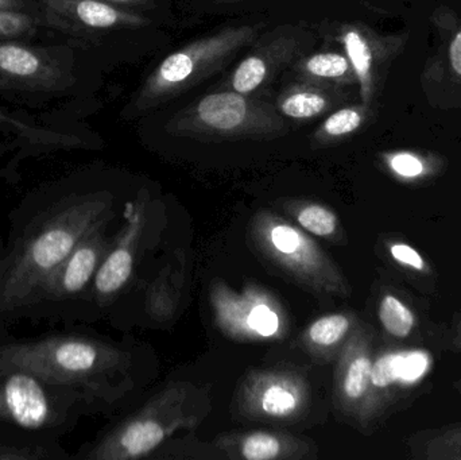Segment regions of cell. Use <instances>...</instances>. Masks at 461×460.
I'll return each instance as SVG.
<instances>
[{"label": "cell", "mask_w": 461, "mask_h": 460, "mask_svg": "<svg viewBox=\"0 0 461 460\" xmlns=\"http://www.w3.org/2000/svg\"><path fill=\"white\" fill-rule=\"evenodd\" d=\"M359 323L360 319L354 312L321 316L303 331L301 345L314 359L336 361Z\"/></svg>", "instance_id": "d6986e66"}, {"label": "cell", "mask_w": 461, "mask_h": 460, "mask_svg": "<svg viewBox=\"0 0 461 460\" xmlns=\"http://www.w3.org/2000/svg\"><path fill=\"white\" fill-rule=\"evenodd\" d=\"M262 24L226 27L200 38L162 59L140 86L134 110L146 113L216 75L241 50L259 38Z\"/></svg>", "instance_id": "5b68a950"}, {"label": "cell", "mask_w": 461, "mask_h": 460, "mask_svg": "<svg viewBox=\"0 0 461 460\" xmlns=\"http://www.w3.org/2000/svg\"><path fill=\"white\" fill-rule=\"evenodd\" d=\"M0 123L11 124V126H15L16 129H26V126H24V124L19 123V122L11 121L10 118H7V116L3 115L2 113H0Z\"/></svg>", "instance_id": "e575fe53"}, {"label": "cell", "mask_w": 461, "mask_h": 460, "mask_svg": "<svg viewBox=\"0 0 461 460\" xmlns=\"http://www.w3.org/2000/svg\"><path fill=\"white\" fill-rule=\"evenodd\" d=\"M24 0H0V10L26 11Z\"/></svg>", "instance_id": "836d02e7"}, {"label": "cell", "mask_w": 461, "mask_h": 460, "mask_svg": "<svg viewBox=\"0 0 461 460\" xmlns=\"http://www.w3.org/2000/svg\"><path fill=\"white\" fill-rule=\"evenodd\" d=\"M289 210L303 231L333 242L344 240L340 221L327 205L306 200L290 203Z\"/></svg>", "instance_id": "4316f807"}, {"label": "cell", "mask_w": 461, "mask_h": 460, "mask_svg": "<svg viewBox=\"0 0 461 460\" xmlns=\"http://www.w3.org/2000/svg\"><path fill=\"white\" fill-rule=\"evenodd\" d=\"M387 262L394 266L414 288L433 293L438 288V273L432 262L408 240L386 237L382 242Z\"/></svg>", "instance_id": "7402d4cb"}, {"label": "cell", "mask_w": 461, "mask_h": 460, "mask_svg": "<svg viewBox=\"0 0 461 460\" xmlns=\"http://www.w3.org/2000/svg\"><path fill=\"white\" fill-rule=\"evenodd\" d=\"M148 200V192L143 191L137 199L124 205L123 226L113 237V245L95 275L88 311L102 312L107 310L129 285L145 230Z\"/></svg>", "instance_id": "7c38bea8"}, {"label": "cell", "mask_w": 461, "mask_h": 460, "mask_svg": "<svg viewBox=\"0 0 461 460\" xmlns=\"http://www.w3.org/2000/svg\"><path fill=\"white\" fill-rule=\"evenodd\" d=\"M312 391L300 373L286 369L254 370L236 394L235 408L246 420L294 423L311 410Z\"/></svg>", "instance_id": "8fae6325"}, {"label": "cell", "mask_w": 461, "mask_h": 460, "mask_svg": "<svg viewBox=\"0 0 461 460\" xmlns=\"http://www.w3.org/2000/svg\"><path fill=\"white\" fill-rule=\"evenodd\" d=\"M409 458L461 460V423L419 429L405 440Z\"/></svg>", "instance_id": "cb8c5ba5"}, {"label": "cell", "mask_w": 461, "mask_h": 460, "mask_svg": "<svg viewBox=\"0 0 461 460\" xmlns=\"http://www.w3.org/2000/svg\"><path fill=\"white\" fill-rule=\"evenodd\" d=\"M300 80L322 84H351L357 81L351 62L346 54L336 51H317L301 57L294 64Z\"/></svg>", "instance_id": "d4e9b609"}, {"label": "cell", "mask_w": 461, "mask_h": 460, "mask_svg": "<svg viewBox=\"0 0 461 460\" xmlns=\"http://www.w3.org/2000/svg\"><path fill=\"white\" fill-rule=\"evenodd\" d=\"M454 389H455V391L457 392V393L460 394V397H461V377L457 378V380L455 381Z\"/></svg>", "instance_id": "d590c367"}, {"label": "cell", "mask_w": 461, "mask_h": 460, "mask_svg": "<svg viewBox=\"0 0 461 460\" xmlns=\"http://www.w3.org/2000/svg\"><path fill=\"white\" fill-rule=\"evenodd\" d=\"M376 316L387 345L420 346L424 319L408 292L384 286L379 292Z\"/></svg>", "instance_id": "ac0fdd59"}, {"label": "cell", "mask_w": 461, "mask_h": 460, "mask_svg": "<svg viewBox=\"0 0 461 460\" xmlns=\"http://www.w3.org/2000/svg\"><path fill=\"white\" fill-rule=\"evenodd\" d=\"M375 348V329L360 320L336 359L333 383L336 408L357 429L367 401Z\"/></svg>", "instance_id": "5bb4252c"}, {"label": "cell", "mask_w": 461, "mask_h": 460, "mask_svg": "<svg viewBox=\"0 0 461 460\" xmlns=\"http://www.w3.org/2000/svg\"><path fill=\"white\" fill-rule=\"evenodd\" d=\"M340 41L346 50V56L351 62L357 80L359 81L363 102L368 104L373 96L374 84V51L370 41L362 30L354 26L344 27Z\"/></svg>", "instance_id": "484cf974"}, {"label": "cell", "mask_w": 461, "mask_h": 460, "mask_svg": "<svg viewBox=\"0 0 461 460\" xmlns=\"http://www.w3.org/2000/svg\"><path fill=\"white\" fill-rule=\"evenodd\" d=\"M104 2L113 3V5H129V7H142L148 8L154 5V0H104Z\"/></svg>", "instance_id": "d6a6232c"}, {"label": "cell", "mask_w": 461, "mask_h": 460, "mask_svg": "<svg viewBox=\"0 0 461 460\" xmlns=\"http://www.w3.org/2000/svg\"><path fill=\"white\" fill-rule=\"evenodd\" d=\"M115 194L57 180L27 194L8 213L0 254V327L19 321L41 284L81 240L116 215Z\"/></svg>", "instance_id": "6da1fadb"}, {"label": "cell", "mask_w": 461, "mask_h": 460, "mask_svg": "<svg viewBox=\"0 0 461 460\" xmlns=\"http://www.w3.org/2000/svg\"><path fill=\"white\" fill-rule=\"evenodd\" d=\"M338 94L330 84L300 80L286 86L276 100V110L284 118L311 121L332 110Z\"/></svg>", "instance_id": "ffe728a7"}, {"label": "cell", "mask_w": 461, "mask_h": 460, "mask_svg": "<svg viewBox=\"0 0 461 460\" xmlns=\"http://www.w3.org/2000/svg\"><path fill=\"white\" fill-rule=\"evenodd\" d=\"M88 410L75 392L21 366H0V421L43 439L61 440Z\"/></svg>", "instance_id": "277c9868"}, {"label": "cell", "mask_w": 461, "mask_h": 460, "mask_svg": "<svg viewBox=\"0 0 461 460\" xmlns=\"http://www.w3.org/2000/svg\"><path fill=\"white\" fill-rule=\"evenodd\" d=\"M433 356L420 346L375 348L370 389L359 431L371 434L390 416L411 407L433 372Z\"/></svg>", "instance_id": "9c48e42d"}, {"label": "cell", "mask_w": 461, "mask_h": 460, "mask_svg": "<svg viewBox=\"0 0 461 460\" xmlns=\"http://www.w3.org/2000/svg\"><path fill=\"white\" fill-rule=\"evenodd\" d=\"M303 48V41L294 32L278 35L265 45L258 46L244 57L227 81V88L243 95L267 86L276 76L294 61Z\"/></svg>", "instance_id": "e0dca14e"}, {"label": "cell", "mask_w": 461, "mask_h": 460, "mask_svg": "<svg viewBox=\"0 0 461 460\" xmlns=\"http://www.w3.org/2000/svg\"><path fill=\"white\" fill-rule=\"evenodd\" d=\"M42 23L72 37L150 26L151 19L104 0H41Z\"/></svg>", "instance_id": "4fadbf2b"}, {"label": "cell", "mask_w": 461, "mask_h": 460, "mask_svg": "<svg viewBox=\"0 0 461 460\" xmlns=\"http://www.w3.org/2000/svg\"><path fill=\"white\" fill-rule=\"evenodd\" d=\"M178 137L204 140H273L287 124L276 105L232 89L204 95L167 124Z\"/></svg>", "instance_id": "8992f818"}, {"label": "cell", "mask_w": 461, "mask_h": 460, "mask_svg": "<svg viewBox=\"0 0 461 460\" xmlns=\"http://www.w3.org/2000/svg\"><path fill=\"white\" fill-rule=\"evenodd\" d=\"M451 62L454 69L461 76V32L451 45Z\"/></svg>", "instance_id": "1f68e13d"}, {"label": "cell", "mask_w": 461, "mask_h": 460, "mask_svg": "<svg viewBox=\"0 0 461 460\" xmlns=\"http://www.w3.org/2000/svg\"><path fill=\"white\" fill-rule=\"evenodd\" d=\"M70 81L69 67L51 49L22 41H0V89L54 91L69 86Z\"/></svg>", "instance_id": "9a60e30c"}, {"label": "cell", "mask_w": 461, "mask_h": 460, "mask_svg": "<svg viewBox=\"0 0 461 460\" xmlns=\"http://www.w3.org/2000/svg\"><path fill=\"white\" fill-rule=\"evenodd\" d=\"M108 224L81 240L70 256L41 284L22 311L19 320L68 323L77 320L88 311L92 283L115 237L108 234Z\"/></svg>", "instance_id": "ba28073f"}, {"label": "cell", "mask_w": 461, "mask_h": 460, "mask_svg": "<svg viewBox=\"0 0 461 460\" xmlns=\"http://www.w3.org/2000/svg\"><path fill=\"white\" fill-rule=\"evenodd\" d=\"M212 446L221 459L303 460L317 455L311 440L278 431L232 432L216 437Z\"/></svg>", "instance_id": "2e32d148"}, {"label": "cell", "mask_w": 461, "mask_h": 460, "mask_svg": "<svg viewBox=\"0 0 461 460\" xmlns=\"http://www.w3.org/2000/svg\"><path fill=\"white\" fill-rule=\"evenodd\" d=\"M185 254L178 253L149 285L146 312L153 320L167 323L175 318L185 281Z\"/></svg>", "instance_id": "44dd1931"}, {"label": "cell", "mask_w": 461, "mask_h": 460, "mask_svg": "<svg viewBox=\"0 0 461 460\" xmlns=\"http://www.w3.org/2000/svg\"><path fill=\"white\" fill-rule=\"evenodd\" d=\"M446 348L461 356V313L455 318L451 329L447 334Z\"/></svg>", "instance_id": "4dcf8cb0"}, {"label": "cell", "mask_w": 461, "mask_h": 460, "mask_svg": "<svg viewBox=\"0 0 461 460\" xmlns=\"http://www.w3.org/2000/svg\"><path fill=\"white\" fill-rule=\"evenodd\" d=\"M365 121L362 108L344 107L330 113L314 132L317 145H330L357 131Z\"/></svg>", "instance_id": "83f0119b"}, {"label": "cell", "mask_w": 461, "mask_h": 460, "mask_svg": "<svg viewBox=\"0 0 461 460\" xmlns=\"http://www.w3.org/2000/svg\"><path fill=\"white\" fill-rule=\"evenodd\" d=\"M59 440L43 439L0 421V460H68Z\"/></svg>", "instance_id": "603a6c76"}, {"label": "cell", "mask_w": 461, "mask_h": 460, "mask_svg": "<svg viewBox=\"0 0 461 460\" xmlns=\"http://www.w3.org/2000/svg\"><path fill=\"white\" fill-rule=\"evenodd\" d=\"M42 23L41 15L29 11L0 10V41H23L34 37Z\"/></svg>", "instance_id": "f1b7e54d"}, {"label": "cell", "mask_w": 461, "mask_h": 460, "mask_svg": "<svg viewBox=\"0 0 461 460\" xmlns=\"http://www.w3.org/2000/svg\"><path fill=\"white\" fill-rule=\"evenodd\" d=\"M3 248H5V238L0 234V254H2Z\"/></svg>", "instance_id": "8d00e7d4"}, {"label": "cell", "mask_w": 461, "mask_h": 460, "mask_svg": "<svg viewBox=\"0 0 461 460\" xmlns=\"http://www.w3.org/2000/svg\"><path fill=\"white\" fill-rule=\"evenodd\" d=\"M249 235L260 256L308 291L348 297L351 286L340 267L303 230L281 216L260 211Z\"/></svg>", "instance_id": "52a82bcc"}, {"label": "cell", "mask_w": 461, "mask_h": 460, "mask_svg": "<svg viewBox=\"0 0 461 460\" xmlns=\"http://www.w3.org/2000/svg\"><path fill=\"white\" fill-rule=\"evenodd\" d=\"M211 396L189 383L162 389L142 410L124 419L73 455L83 460L150 458L181 429H194L207 418Z\"/></svg>", "instance_id": "3957f363"}, {"label": "cell", "mask_w": 461, "mask_h": 460, "mask_svg": "<svg viewBox=\"0 0 461 460\" xmlns=\"http://www.w3.org/2000/svg\"><path fill=\"white\" fill-rule=\"evenodd\" d=\"M210 302L216 324L230 339L263 342L286 335V311L266 289L251 285L236 292L216 281L211 288Z\"/></svg>", "instance_id": "30bf717a"}, {"label": "cell", "mask_w": 461, "mask_h": 460, "mask_svg": "<svg viewBox=\"0 0 461 460\" xmlns=\"http://www.w3.org/2000/svg\"><path fill=\"white\" fill-rule=\"evenodd\" d=\"M221 3H236V2H244V0H219Z\"/></svg>", "instance_id": "74e56055"}, {"label": "cell", "mask_w": 461, "mask_h": 460, "mask_svg": "<svg viewBox=\"0 0 461 460\" xmlns=\"http://www.w3.org/2000/svg\"><path fill=\"white\" fill-rule=\"evenodd\" d=\"M384 161L390 172L401 180H421L429 175L427 162L413 153L401 151V153L389 154Z\"/></svg>", "instance_id": "f546056e"}, {"label": "cell", "mask_w": 461, "mask_h": 460, "mask_svg": "<svg viewBox=\"0 0 461 460\" xmlns=\"http://www.w3.org/2000/svg\"><path fill=\"white\" fill-rule=\"evenodd\" d=\"M0 366L35 370L77 394L89 413L113 408L131 386V356L123 348L76 331L16 338L0 327Z\"/></svg>", "instance_id": "7a4b0ae2"}]
</instances>
